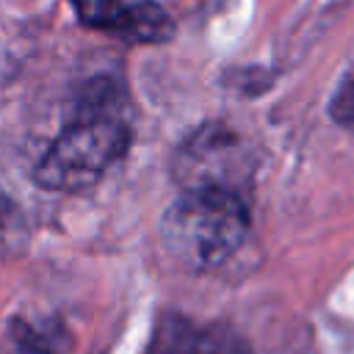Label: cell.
I'll use <instances>...</instances> for the list:
<instances>
[{
  "instance_id": "6da1fadb",
  "label": "cell",
  "mask_w": 354,
  "mask_h": 354,
  "mask_svg": "<svg viewBox=\"0 0 354 354\" xmlns=\"http://www.w3.org/2000/svg\"><path fill=\"white\" fill-rule=\"evenodd\" d=\"M124 91L111 77L88 80L75 100L72 116L39 163L30 180L44 191H83L94 185L130 147V122L124 119Z\"/></svg>"
},
{
  "instance_id": "7a4b0ae2",
  "label": "cell",
  "mask_w": 354,
  "mask_h": 354,
  "mask_svg": "<svg viewBox=\"0 0 354 354\" xmlns=\"http://www.w3.org/2000/svg\"><path fill=\"white\" fill-rule=\"evenodd\" d=\"M249 207L238 191L185 188L163 213L160 238L171 260L210 271L238 252L249 235Z\"/></svg>"
},
{
  "instance_id": "3957f363",
  "label": "cell",
  "mask_w": 354,
  "mask_h": 354,
  "mask_svg": "<svg viewBox=\"0 0 354 354\" xmlns=\"http://www.w3.org/2000/svg\"><path fill=\"white\" fill-rule=\"evenodd\" d=\"M171 171L185 188H227L252 171V155L235 136V130L207 122L196 127L174 152Z\"/></svg>"
},
{
  "instance_id": "277c9868",
  "label": "cell",
  "mask_w": 354,
  "mask_h": 354,
  "mask_svg": "<svg viewBox=\"0 0 354 354\" xmlns=\"http://www.w3.org/2000/svg\"><path fill=\"white\" fill-rule=\"evenodd\" d=\"M141 354H252V348L224 324H205L180 313H163Z\"/></svg>"
},
{
  "instance_id": "5b68a950",
  "label": "cell",
  "mask_w": 354,
  "mask_h": 354,
  "mask_svg": "<svg viewBox=\"0 0 354 354\" xmlns=\"http://www.w3.org/2000/svg\"><path fill=\"white\" fill-rule=\"evenodd\" d=\"M174 33L177 28L166 8H160L155 0H138L124 3V14L113 36H122L133 44H166L174 39Z\"/></svg>"
},
{
  "instance_id": "8992f818",
  "label": "cell",
  "mask_w": 354,
  "mask_h": 354,
  "mask_svg": "<svg viewBox=\"0 0 354 354\" xmlns=\"http://www.w3.org/2000/svg\"><path fill=\"white\" fill-rule=\"evenodd\" d=\"M69 6L86 28H97L108 33H116L119 19L124 14V3L119 0H69Z\"/></svg>"
},
{
  "instance_id": "52a82bcc",
  "label": "cell",
  "mask_w": 354,
  "mask_h": 354,
  "mask_svg": "<svg viewBox=\"0 0 354 354\" xmlns=\"http://www.w3.org/2000/svg\"><path fill=\"white\" fill-rule=\"evenodd\" d=\"M25 241V216L17 202L0 188V254L14 252Z\"/></svg>"
},
{
  "instance_id": "ba28073f",
  "label": "cell",
  "mask_w": 354,
  "mask_h": 354,
  "mask_svg": "<svg viewBox=\"0 0 354 354\" xmlns=\"http://www.w3.org/2000/svg\"><path fill=\"white\" fill-rule=\"evenodd\" d=\"M329 116H332L340 127L354 130V72H348V75L340 80L337 91L332 94V100H329Z\"/></svg>"
}]
</instances>
